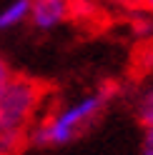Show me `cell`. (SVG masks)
<instances>
[{"mask_svg":"<svg viewBox=\"0 0 153 155\" xmlns=\"http://www.w3.org/2000/svg\"><path fill=\"white\" fill-rule=\"evenodd\" d=\"M45 88L33 78L10 75L0 90V155H15L30 140Z\"/></svg>","mask_w":153,"mask_h":155,"instance_id":"1","label":"cell"},{"mask_svg":"<svg viewBox=\"0 0 153 155\" xmlns=\"http://www.w3.org/2000/svg\"><path fill=\"white\" fill-rule=\"evenodd\" d=\"M108 100H110V88H103L53 110L45 120L35 123L30 133V143L40 145V148H58V145L75 140L103 113Z\"/></svg>","mask_w":153,"mask_h":155,"instance_id":"2","label":"cell"},{"mask_svg":"<svg viewBox=\"0 0 153 155\" xmlns=\"http://www.w3.org/2000/svg\"><path fill=\"white\" fill-rule=\"evenodd\" d=\"M68 15L65 0H30V20L38 30H53Z\"/></svg>","mask_w":153,"mask_h":155,"instance_id":"3","label":"cell"},{"mask_svg":"<svg viewBox=\"0 0 153 155\" xmlns=\"http://www.w3.org/2000/svg\"><path fill=\"white\" fill-rule=\"evenodd\" d=\"M30 15V0H13L8 8L0 10V30H10V28L20 25Z\"/></svg>","mask_w":153,"mask_h":155,"instance_id":"4","label":"cell"},{"mask_svg":"<svg viewBox=\"0 0 153 155\" xmlns=\"http://www.w3.org/2000/svg\"><path fill=\"white\" fill-rule=\"evenodd\" d=\"M138 120L146 125V128L153 125V88L148 93H143V98L138 100Z\"/></svg>","mask_w":153,"mask_h":155,"instance_id":"5","label":"cell"},{"mask_svg":"<svg viewBox=\"0 0 153 155\" xmlns=\"http://www.w3.org/2000/svg\"><path fill=\"white\" fill-rule=\"evenodd\" d=\"M141 155H153V125L146 128V135H143V148Z\"/></svg>","mask_w":153,"mask_h":155,"instance_id":"6","label":"cell"},{"mask_svg":"<svg viewBox=\"0 0 153 155\" xmlns=\"http://www.w3.org/2000/svg\"><path fill=\"white\" fill-rule=\"evenodd\" d=\"M10 68H8V63L3 60V58H0V90H3V85L8 83V80H10Z\"/></svg>","mask_w":153,"mask_h":155,"instance_id":"7","label":"cell"},{"mask_svg":"<svg viewBox=\"0 0 153 155\" xmlns=\"http://www.w3.org/2000/svg\"><path fill=\"white\" fill-rule=\"evenodd\" d=\"M146 3H148V5H151V8H153V0H146Z\"/></svg>","mask_w":153,"mask_h":155,"instance_id":"8","label":"cell"}]
</instances>
